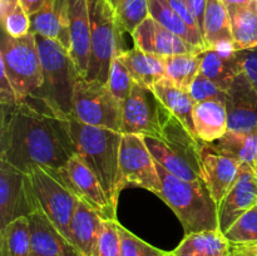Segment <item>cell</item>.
Returning <instances> with one entry per match:
<instances>
[{"label": "cell", "mask_w": 257, "mask_h": 256, "mask_svg": "<svg viewBox=\"0 0 257 256\" xmlns=\"http://www.w3.org/2000/svg\"><path fill=\"white\" fill-rule=\"evenodd\" d=\"M122 114V103L112 94L107 84L87 78L78 79L70 117L85 124L120 132Z\"/></svg>", "instance_id": "9"}, {"label": "cell", "mask_w": 257, "mask_h": 256, "mask_svg": "<svg viewBox=\"0 0 257 256\" xmlns=\"http://www.w3.org/2000/svg\"><path fill=\"white\" fill-rule=\"evenodd\" d=\"M256 4H257V0H256Z\"/></svg>", "instance_id": "51"}, {"label": "cell", "mask_w": 257, "mask_h": 256, "mask_svg": "<svg viewBox=\"0 0 257 256\" xmlns=\"http://www.w3.org/2000/svg\"><path fill=\"white\" fill-rule=\"evenodd\" d=\"M3 32L13 38H22L30 33V17L24 12L19 3L5 10H0Z\"/></svg>", "instance_id": "36"}, {"label": "cell", "mask_w": 257, "mask_h": 256, "mask_svg": "<svg viewBox=\"0 0 257 256\" xmlns=\"http://www.w3.org/2000/svg\"><path fill=\"white\" fill-rule=\"evenodd\" d=\"M200 73L222 90H227L236 75L242 72L240 58L232 49H205L200 53Z\"/></svg>", "instance_id": "21"}, {"label": "cell", "mask_w": 257, "mask_h": 256, "mask_svg": "<svg viewBox=\"0 0 257 256\" xmlns=\"http://www.w3.org/2000/svg\"><path fill=\"white\" fill-rule=\"evenodd\" d=\"M228 10L232 33L233 50L252 49L257 47V4L256 0L243 5L226 7Z\"/></svg>", "instance_id": "28"}, {"label": "cell", "mask_w": 257, "mask_h": 256, "mask_svg": "<svg viewBox=\"0 0 257 256\" xmlns=\"http://www.w3.org/2000/svg\"><path fill=\"white\" fill-rule=\"evenodd\" d=\"M255 206H257V171L243 163L237 181L217 206L220 231L225 233L238 217Z\"/></svg>", "instance_id": "15"}, {"label": "cell", "mask_w": 257, "mask_h": 256, "mask_svg": "<svg viewBox=\"0 0 257 256\" xmlns=\"http://www.w3.org/2000/svg\"><path fill=\"white\" fill-rule=\"evenodd\" d=\"M18 102L17 94L13 89L4 68L0 67V103L3 104H14Z\"/></svg>", "instance_id": "42"}, {"label": "cell", "mask_w": 257, "mask_h": 256, "mask_svg": "<svg viewBox=\"0 0 257 256\" xmlns=\"http://www.w3.org/2000/svg\"><path fill=\"white\" fill-rule=\"evenodd\" d=\"M150 14L156 22L200 50L207 49L203 37L193 32L167 0H150Z\"/></svg>", "instance_id": "30"}, {"label": "cell", "mask_w": 257, "mask_h": 256, "mask_svg": "<svg viewBox=\"0 0 257 256\" xmlns=\"http://www.w3.org/2000/svg\"><path fill=\"white\" fill-rule=\"evenodd\" d=\"M113 8L122 30L131 35L151 17L150 0H122Z\"/></svg>", "instance_id": "33"}, {"label": "cell", "mask_w": 257, "mask_h": 256, "mask_svg": "<svg viewBox=\"0 0 257 256\" xmlns=\"http://www.w3.org/2000/svg\"><path fill=\"white\" fill-rule=\"evenodd\" d=\"M68 5L69 0H48L40 12L30 17V30L34 34L57 40L70 53Z\"/></svg>", "instance_id": "20"}, {"label": "cell", "mask_w": 257, "mask_h": 256, "mask_svg": "<svg viewBox=\"0 0 257 256\" xmlns=\"http://www.w3.org/2000/svg\"><path fill=\"white\" fill-rule=\"evenodd\" d=\"M40 62L43 83L38 98L44 100L57 114L70 118L73 95L79 79L69 50L59 42L35 34Z\"/></svg>", "instance_id": "5"}, {"label": "cell", "mask_w": 257, "mask_h": 256, "mask_svg": "<svg viewBox=\"0 0 257 256\" xmlns=\"http://www.w3.org/2000/svg\"><path fill=\"white\" fill-rule=\"evenodd\" d=\"M0 158L23 172L34 166L60 170L77 153L70 119L38 97L2 105Z\"/></svg>", "instance_id": "1"}, {"label": "cell", "mask_w": 257, "mask_h": 256, "mask_svg": "<svg viewBox=\"0 0 257 256\" xmlns=\"http://www.w3.org/2000/svg\"><path fill=\"white\" fill-rule=\"evenodd\" d=\"M70 55L78 74L87 78L90 57V20L88 0H69L68 5Z\"/></svg>", "instance_id": "19"}, {"label": "cell", "mask_w": 257, "mask_h": 256, "mask_svg": "<svg viewBox=\"0 0 257 256\" xmlns=\"http://www.w3.org/2000/svg\"><path fill=\"white\" fill-rule=\"evenodd\" d=\"M90 20V57L87 79L107 83L113 59L120 49L122 28L108 0H88Z\"/></svg>", "instance_id": "7"}, {"label": "cell", "mask_w": 257, "mask_h": 256, "mask_svg": "<svg viewBox=\"0 0 257 256\" xmlns=\"http://www.w3.org/2000/svg\"><path fill=\"white\" fill-rule=\"evenodd\" d=\"M18 0H0V10H4L7 8L13 7L14 4H17Z\"/></svg>", "instance_id": "48"}, {"label": "cell", "mask_w": 257, "mask_h": 256, "mask_svg": "<svg viewBox=\"0 0 257 256\" xmlns=\"http://www.w3.org/2000/svg\"><path fill=\"white\" fill-rule=\"evenodd\" d=\"M39 208L29 175L0 158V228Z\"/></svg>", "instance_id": "12"}, {"label": "cell", "mask_w": 257, "mask_h": 256, "mask_svg": "<svg viewBox=\"0 0 257 256\" xmlns=\"http://www.w3.org/2000/svg\"><path fill=\"white\" fill-rule=\"evenodd\" d=\"M108 2L112 4V7H115V5H117L119 2H122V0H108Z\"/></svg>", "instance_id": "49"}, {"label": "cell", "mask_w": 257, "mask_h": 256, "mask_svg": "<svg viewBox=\"0 0 257 256\" xmlns=\"http://www.w3.org/2000/svg\"><path fill=\"white\" fill-rule=\"evenodd\" d=\"M137 185L160 196L162 183L145 137L123 135L119 150V187Z\"/></svg>", "instance_id": "11"}, {"label": "cell", "mask_w": 257, "mask_h": 256, "mask_svg": "<svg viewBox=\"0 0 257 256\" xmlns=\"http://www.w3.org/2000/svg\"><path fill=\"white\" fill-rule=\"evenodd\" d=\"M228 131L257 132V92L245 74L238 73L226 90Z\"/></svg>", "instance_id": "14"}, {"label": "cell", "mask_w": 257, "mask_h": 256, "mask_svg": "<svg viewBox=\"0 0 257 256\" xmlns=\"http://www.w3.org/2000/svg\"><path fill=\"white\" fill-rule=\"evenodd\" d=\"M232 246H238V247L243 248V250L250 251L251 253L257 256V242L255 243H248V245H232Z\"/></svg>", "instance_id": "46"}, {"label": "cell", "mask_w": 257, "mask_h": 256, "mask_svg": "<svg viewBox=\"0 0 257 256\" xmlns=\"http://www.w3.org/2000/svg\"><path fill=\"white\" fill-rule=\"evenodd\" d=\"M166 256H173V255H172V252H167V255Z\"/></svg>", "instance_id": "50"}, {"label": "cell", "mask_w": 257, "mask_h": 256, "mask_svg": "<svg viewBox=\"0 0 257 256\" xmlns=\"http://www.w3.org/2000/svg\"><path fill=\"white\" fill-rule=\"evenodd\" d=\"M107 87L112 92V94L119 100L123 104L125 99L130 97L131 92H132L133 87H135L136 82L133 80L132 75L130 74L125 65L123 64L122 60L119 59V55L113 59L112 64H110L109 75H108Z\"/></svg>", "instance_id": "35"}, {"label": "cell", "mask_w": 257, "mask_h": 256, "mask_svg": "<svg viewBox=\"0 0 257 256\" xmlns=\"http://www.w3.org/2000/svg\"><path fill=\"white\" fill-rule=\"evenodd\" d=\"M47 2L48 0H18L20 7L24 9V12L27 13L29 17L37 14L38 12H40V10L45 7Z\"/></svg>", "instance_id": "44"}, {"label": "cell", "mask_w": 257, "mask_h": 256, "mask_svg": "<svg viewBox=\"0 0 257 256\" xmlns=\"http://www.w3.org/2000/svg\"><path fill=\"white\" fill-rule=\"evenodd\" d=\"M70 119L75 155L95 173L113 206L117 207L119 187V150L123 135L108 128L94 127Z\"/></svg>", "instance_id": "2"}, {"label": "cell", "mask_w": 257, "mask_h": 256, "mask_svg": "<svg viewBox=\"0 0 257 256\" xmlns=\"http://www.w3.org/2000/svg\"><path fill=\"white\" fill-rule=\"evenodd\" d=\"M256 171H257V170H256Z\"/></svg>", "instance_id": "52"}, {"label": "cell", "mask_w": 257, "mask_h": 256, "mask_svg": "<svg viewBox=\"0 0 257 256\" xmlns=\"http://www.w3.org/2000/svg\"><path fill=\"white\" fill-rule=\"evenodd\" d=\"M152 89L158 97V99L162 102V104L178 120H181L182 124L195 137H197L195 131V123H193V109H195L196 102L191 97L190 92L178 88L167 78L158 80L153 85Z\"/></svg>", "instance_id": "27"}, {"label": "cell", "mask_w": 257, "mask_h": 256, "mask_svg": "<svg viewBox=\"0 0 257 256\" xmlns=\"http://www.w3.org/2000/svg\"><path fill=\"white\" fill-rule=\"evenodd\" d=\"M240 171L241 163L227 156L221 155L211 147L210 143H203L201 148L200 176L217 206L230 188L235 185Z\"/></svg>", "instance_id": "16"}, {"label": "cell", "mask_w": 257, "mask_h": 256, "mask_svg": "<svg viewBox=\"0 0 257 256\" xmlns=\"http://www.w3.org/2000/svg\"><path fill=\"white\" fill-rule=\"evenodd\" d=\"M193 123L196 136L201 142L212 143L220 140L228 131L225 102L207 100L196 103L193 109Z\"/></svg>", "instance_id": "23"}, {"label": "cell", "mask_w": 257, "mask_h": 256, "mask_svg": "<svg viewBox=\"0 0 257 256\" xmlns=\"http://www.w3.org/2000/svg\"><path fill=\"white\" fill-rule=\"evenodd\" d=\"M186 2H187V4L190 5L193 15H195L196 20H197L198 25H200L201 33H202L203 20H205V12H206V5H207V0H186Z\"/></svg>", "instance_id": "43"}, {"label": "cell", "mask_w": 257, "mask_h": 256, "mask_svg": "<svg viewBox=\"0 0 257 256\" xmlns=\"http://www.w3.org/2000/svg\"><path fill=\"white\" fill-rule=\"evenodd\" d=\"M210 145L221 155L257 170V132L241 133L227 131L225 136Z\"/></svg>", "instance_id": "29"}, {"label": "cell", "mask_w": 257, "mask_h": 256, "mask_svg": "<svg viewBox=\"0 0 257 256\" xmlns=\"http://www.w3.org/2000/svg\"><path fill=\"white\" fill-rule=\"evenodd\" d=\"M160 175V197L170 206L182 223L186 235L218 228L217 203L202 178L187 181L166 171L156 162Z\"/></svg>", "instance_id": "3"}, {"label": "cell", "mask_w": 257, "mask_h": 256, "mask_svg": "<svg viewBox=\"0 0 257 256\" xmlns=\"http://www.w3.org/2000/svg\"><path fill=\"white\" fill-rule=\"evenodd\" d=\"M200 53H187L165 58L166 78L181 89L190 92L193 80L200 74Z\"/></svg>", "instance_id": "32"}, {"label": "cell", "mask_w": 257, "mask_h": 256, "mask_svg": "<svg viewBox=\"0 0 257 256\" xmlns=\"http://www.w3.org/2000/svg\"><path fill=\"white\" fill-rule=\"evenodd\" d=\"M191 97L196 103L207 102V100H220L225 102L226 92L216 85L212 80L208 79L203 74H198L193 80L190 89Z\"/></svg>", "instance_id": "39"}, {"label": "cell", "mask_w": 257, "mask_h": 256, "mask_svg": "<svg viewBox=\"0 0 257 256\" xmlns=\"http://www.w3.org/2000/svg\"><path fill=\"white\" fill-rule=\"evenodd\" d=\"M57 173L73 193L97 211L103 220H115L117 207L109 201L95 173L83 162L79 156H73Z\"/></svg>", "instance_id": "13"}, {"label": "cell", "mask_w": 257, "mask_h": 256, "mask_svg": "<svg viewBox=\"0 0 257 256\" xmlns=\"http://www.w3.org/2000/svg\"><path fill=\"white\" fill-rule=\"evenodd\" d=\"M167 2L170 3V5L175 9V12L177 13L183 20H185L186 24H187L193 32L202 35V33H201V29H200V25H198L197 20H196L192 10H191L190 5L187 4L186 0H167Z\"/></svg>", "instance_id": "41"}, {"label": "cell", "mask_w": 257, "mask_h": 256, "mask_svg": "<svg viewBox=\"0 0 257 256\" xmlns=\"http://www.w3.org/2000/svg\"><path fill=\"white\" fill-rule=\"evenodd\" d=\"M28 175L32 181L40 210L72 242L70 225L79 198L65 185L57 171L42 166H34L30 168Z\"/></svg>", "instance_id": "8"}, {"label": "cell", "mask_w": 257, "mask_h": 256, "mask_svg": "<svg viewBox=\"0 0 257 256\" xmlns=\"http://www.w3.org/2000/svg\"><path fill=\"white\" fill-rule=\"evenodd\" d=\"M103 218L84 201H78L70 231L72 242L82 256H93L102 230Z\"/></svg>", "instance_id": "22"}, {"label": "cell", "mask_w": 257, "mask_h": 256, "mask_svg": "<svg viewBox=\"0 0 257 256\" xmlns=\"http://www.w3.org/2000/svg\"><path fill=\"white\" fill-rule=\"evenodd\" d=\"M237 54L240 58L242 72H245L257 92V47L252 49L240 50Z\"/></svg>", "instance_id": "40"}, {"label": "cell", "mask_w": 257, "mask_h": 256, "mask_svg": "<svg viewBox=\"0 0 257 256\" xmlns=\"http://www.w3.org/2000/svg\"><path fill=\"white\" fill-rule=\"evenodd\" d=\"M0 67L4 68L17 94L18 102L37 97L43 83L42 62L33 32L22 38H13L3 32Z\"/></svg>", "instance_id": "6"}, {"label": "cell", "mask_w": 257, "mask_h": 256, "mask_svg": "<svg viewBox=\"0 0 257 256\" xmlns=\"http://www.w3.org/2000/svg\"><path fill=\"white\" fill-rule=\"evenodd\" d=\"M226 7H233V5H243L250 3L251 0H222Z\"/></svg>", "instance_id": "47"}, {"label": "cell", "mask_w": 257, "mask_h": 256, "mask_svg": "<svg viewBox=\"0 0 257 256\" xmlns=\"http://www.w3.org/2000/svg\"><path fill=\"white\" fill-rule=\"evenodd\" d=\"M119 59L132 75L133 80L143 87L152 88L158 80L166 78L165 58L151 54L135 47L130 50H123Z\"/></svg>", "instance_id": "24"}, {"label": "cell", "mask_w": 257, "mask_h": 256, "mask_svg": "<svg viewBox=\"0 0 257 256\" xmlns=\"http://www.w3.org/2000/svg\"><path fill=\"white\" fill-rule=\"evenodd\" d=\"M231 245H248L257 242V206L238 217L225 232Z\"/></svg>", "instance_id": "34"}, {"label": "cell", "mask_w": 257, "mask_h": 256, "mask_svg": "<svg viewBox=\"0 0 257 256\" xmlns=\"http://www.w3.org/2000/svg\"><path fill=\"white\" fill-rule=\"evenodd\" d=\"M207 49H232L228 10L222 0H207L202 30Z\"/></svg>", "instance_id": "25"}, {"label": "cell", "mask_w": 257, "mask_h": 256, "mask_svg": "<svg viewBox=\"0 0 257 256\" xmlns=\"http://www.w3.org/2000/svg\"><path fill=\"white\" fill-rule=\"evenodd\" d=\"M135 45L151 54L167 58L172 55L187 54V53H200L202 50L192 47L166 29L165 27L156 22L152 17L147 18L132 34Z\"/></svg>", "instance_id": "17"}, {"label": "cell", "mask_w": 257, "mask_h": 256, "mask_svg": "<svg viewBox=\"0 0 257 256\" xmlns=\"http://www.w3.org/2000/svg\"><path fill=\"white\" fill-rule=\"evenodd\" d=\"M122 135L158 137L170 110L162 104L152 88L136 83L130 97L123 102Z\"/></svg>", "instance_id": "10"}, {"label": "cell", "mask_w": 257, "mask_h": 256, "mask_svg": "<svg viewBox=\"0 0 257 256\" xmlns=\"http://www.w3.org/2000/svg\"><path fill=\"white\" fill-rule=\"evenodd\" d=\"M231 256H255V255L251 253L250 251L238 247V246H232V255Z\"/></svg>", "instance_id": "45"}, {"label": "cell", "mask_w": 257, "mask_h": 256, "mask_svg": "<svg viewBox=\"0 0 257 256\" xmlns=\"http://www.w3.org/2000/svg\"><path fill=\"white\" fill-rule=\"evenodd\" d=\"M143 137L152 157L166 171L182 180H200L203 142L195 137L172 113L166 118L158 137Z\"/></svg>", "instance_id": "4"}, {"label": "cell", "mask_w": 257, "mask_h": 256, "mask_svg": "<svg viewBox=\"0 0 257 256\" xmlns=\"http://www.w3.org/2000/svg\"><path fill=\"white\" fill-rule=\"evenodd\" d=\"M118 231L120 236V250L122 256H166V251L160 250L155 246L150 245L146 241L141 240L140 237L123 227L118 223Z\"/></svg>", "instance_id": "38"}, {"label": "cell", "mask_w": 257, "mask_h": 256, "mask_svg": "<svg viewBox=\"0 0 257 256\" xmlns=\"http://www.w3.org/2000/svg\"><path fill=\"white\" fill-rule=\"evenodd\" d=\"M29 218L28 216L15 218L0 228V256H30Z\"/></svg>", "instance_id": "31"}, {"label": "cell", "mask_w": 257, "mask_h": 256, "mask_svg": "<svg viewBox=\"0 0 257 256\" xmlns=\"http://www.w3.org/2000/svg\"><path fill=\"white\" fill-rule=\"evenodd\" d=\"M118 223L117 220H103L93 256H122Z\"/></svg>", "instance_id": "37"}, {"label": "cell", "mask_w": 257, "mask_h": 256, "mask_svg": "<svg viewBox=\"0 0 257 256\" xmlns=\"http://www.w3.org/2000/svg\"><path fill=\"white\" fill-rule=\"evenodd\" d=\"M173 256H231L232 245L220 230H207L186 235L172 251Z\"/></svg>", "instance_id": "26"}, {"label": "cell", "mask_w": 257, "mask_h": 256, "mask_svg": "<svg viewBox=\"0 0 257 256\" xmlns=\"http://www.w3.org/2000/svg\"><path fill=\"white\" fill-rule=\"evenodd\" d=\"M28 218L32 240L30 256H82L40 208Z\"/></svg>", "instance_id": "18"}]
</instances>
